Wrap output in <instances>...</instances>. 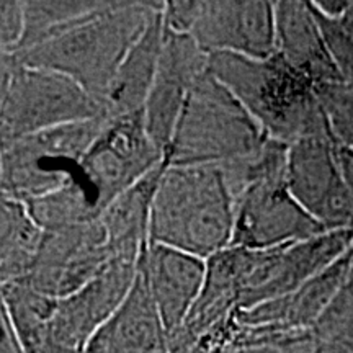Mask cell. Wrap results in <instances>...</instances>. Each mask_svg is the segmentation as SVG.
Segmentation results:
<instances>
[{
	"instance_id": "17",
	"label": "cell",
	"mask_w": 353,
	"mask_h": 353,
	"mask_svg": "<svg viewBox=\"0 0 353 353\" xmlns=\"http://www.w3.org/2000/svg\"><path fill=\"white\" fill-rule=\"evenodd\" d=\"M83 353H172L169 332L139 267L125 301Z\"/></svg>"
},
{
	"instance_id": "23",
	"label": "cell",
	"mask_w": 353,
	"mask_h": 353,
	"mask_svg": "<svg viewBox=\"0 0 353 353\" xmlns=\"http://www.w3.org/2000/svg\"><path fill=\"white\" fill-rule=\"evenodd\" d=\"M103 6L105 2L97 0H26L23 39L13 52L30 50L46 41Z\"/></svg>"
},
{
	"instance_id": "27",
	"label": "cell",
	"mask_w": 353,
	"mask_h": 353,
	"mask_svg": "<svg viewBox=\"0 0 353 353\" xmlns=\"http://www.w3.org/2000/svg\"><path fill=\"white\" fill-rule=\"evenodd\" d=\"M312 10H314L316 19L319 21L335 68L341 74L342 81L353 88V7L345 15L337 17V19L321 15L314 7H312Z\"/></svg>"
},
{
	"instance_id": "4",
	"label": "cell",
	"mask_w": 353,
	"mask_h": 353,
	"mask_svg": "<svg viewBox=\"0 0 353 353\" xmlns=\"http://www.w3.org/2000/svg\"><path fill=\"white\" fill-rule=\"evenodd\" d=\"M268 139L241 100L206 70L185 101L165 159L169 165L224 167L255 156Z\"/></svg>"
},
{
	"instance_id": "22",
	"label": "cell",
	"mask_w": 353,
	"mask_h": 353,
	"mask_svg": "<svg viewBox=\"0 0 353 353\" xmlns=\"http://www.w3.org/2000/svg\"><path fill=\"white\" fill-rule=\"evenodd\" d=\"M0 304L6 307L26 353H43L56 298L46 296L21 281L0 285Z\"/></svg>"
},
{
	"instance_id": "6",
	"label": "cell",
	"mask_w": 353,
	"mask_h": 353,
	"mask_svg": "<svg viewBox=\"0 0 353 353\" xmlns=\"http://www.w3.org/2000/svg\"><path fill=\"white\" fill-rule=\"evenodd\" d=\"M108 113L2 143V196L28 203L72 182Z\"/></svg>"
},
{
	"instance_id": "16",
	"label": "cell",
	"mask_w": 353,
	"mask_h": 353,
	"mask_svg": "<svg viewBox=\"0 0 353 353\" xmlns=\"http://www.w3.org/2000/svg\"><path fill=\"white\" fill-rule=\"evenodd\" d=\"M353 267V247L327 270L283 298L272 299L252 309L237 312L242 327L257 332H296L311 330L324 309L341 290Z\"/></svg>"
},
{
	"instance_id": "31",
	"label": "cell",
	"mask_w": 353,
	"mask_h": 353,
	"mask_svg": "<svg viewBox=\"0 0 353 353\" xmlns=\"http://www.w3.org/2000/svg\"><path fill=\"white\" fill-rule=\"evenodd\" d=\"M311 3L321 15L329 17V19L345 15L353 7V2H345V0H312Z\"/></svg>"
},
{
	"instance_id": "5",
	"label": "cell",
	"mask_w": 353,
	"mask_h": 353,
	"mask_svg": "<svg viewBox=\"0 0 353 353\" xmlns=\"http://www.w3.org/2000/svg\"><path fill=\"white\" fill-rule=\"evenodd\" d=\"M0 72L2 143L108 113L101 101L64 74L21 64L10 54H2Z\"/></svg>"
},
{
	"instance_id": "9",
	"label": "cell",
	"mask_w": 353,
	"mask_h": 353,
	"mask_svg": "<svg viewBox=\"0 0 353 353\" xmlns=\"http://www.w3.org/2000/svg\"><path fill=\"white\" fill-rule=\"evenodd\" d=\"M114 260L100 219L44 231L39 254L21 283L61 299L76 293Z\"/></svg>"
},
{
	"instance_id": "7",
	"label": "cell",
	"mask_w": 353,
	"mask_h": 353,
	"mask_svg": "<svg viewBox=\"0 0 353 353\" xmlns=\"http://www.w3.org/2000/svg\"><path fill=\"white\" fill-rule=\"evenodd\" d=\"M165 161V152L151 138L143 112L112 114L81 162L74 182L101 216L126 190Z\"/></svg>"
},
{
	"instance_id": "12",
	"label": "cell",
	"mask_w": 353,
	"mask_h": 353,
	"mask_svg": "<svg viewBox=\"0 0 353 353\" xmlns=\"http://www.w3.org/2000/svg\"><path fill=\"white\" fill-rule=\"evenodd\" d=\"M353 247V229L322 232L311 239L267 249L247 280L241 311L283 298L327 270Z\"/></svg>"
},
{
	"instance_id": "8",
	"label": "cell",
	"mask_w": 353,
	"mask_h": 353,
	"mask_svg": "<svg viewBox=\"0 0 353 353\" xmlns=\"http://www.w3.org/2000/svg\"><path fill=\"white\" fill-rule=\"evenodd\" d=\"M322 232L327 229L291 195L283 170L259 176L237 196L231 247L276 249Z\"/></svg>"
},
{
	"instance_id": "28",
	"label": "cell",
	"mask_w": 353,
	"mask_h": 353,
	"mask_svg": "<svg viewBox=\"0 0 353 353\" xmlns=\"http://www.w3.org/2000/svg\"><path fill=\"white\" fill-rule=\"evenodd\" d=\"M25 33V2L3 0L0 3V46L2 54H12Z\"/></svg>"
},
{
	"instance_id": "1",
	"label": "cell",
	"mask_w": 353,
	"mask_h": 353,
	"mask_svg": "<svg viewBox=\"0 0 353 353\" xmlns=\"http://www.w3.org/2000/svg\"><path fill=\"white\" fill-rule=\"evenodd\" d=\"M164 7L165 2H105L46 41L10 56L21 64L64 74L107 107L118 69L154 12Z\"/></svg>"
},
{
	"instance_id": "3",
	"label": "cell",
	"mask_w": 353,
	"mask_h": 353,
	"mask_svg": "<svg viewBox=\"0 0 353 353\" xmlns=\"http://www.w3.org/2000/svg\"><path fill=\"white\" fill-rule=\"evenodd\" d=\"M236 198L218 165H167L154 198L149 241L208 260L231 247Z\"/></svg>"
},
{
	"instance_id": "14",
	"label": "cell",
	"mask_w": 353,
	"mask_h": 353,
	"mask_svg": "<svg viewBox=\"0 0 353 353\" xmlns=\"http://www.w3.org/2000/svg\"><path fill=\"white\" fill-rule=\"evenodd\" d=\"M208 59L210 56L190 34L170 32L164 26L161 59L144 105L145 128L164 152L174 138L190 92L208 70Z\"/></svg>"
},
{
	"instance_id": "18",
	"label": "cell",
	"mask_w": 353,
	"mask_h": 353,
	"mask_svg": "<svg viewBox=\"0 0 353 353\" xmlns=\"http://www.w3.org/2000/svg\"><path fill=\"white\" fill-rule=\"evenodd\" d=\"M275 21L276 52H280L294 69L311 79L314 87L342 81L311 2H275Z\"/></svg>"
},
{
	"instance_id": "13",
	"label": "cell",
	"mask_w": 353,
	"mask_h": 353,
	"mask_svg": "<svg viewBox=\"0 0 353 353\" xmlns=\"http://www.w3.org/2000/svg\"><path fill=\"white\" fill-rule=\"evenodd\" d=\"M190 37L208 56L229 52L267 59L276 52L275 2L205 0Z\"/></svg>"
},
{
	"instance_id": "29",
	"label": "cell",
	"mask_w": 353,
	"mask_h": 353,
	"mask_svg": "<svg viewBox=\"0 0 353 353\" xmlns=\"http://www.w3.org/2000/svg\"><path fill=\"white\" fill-rule=\"evenodd\" d=\"M203 0H169L165 2L164 26L175 33L190 34L201 12Z\"/></svg>"
},
{
	"instance_id": "25",
	"label": "cell",
	"mask_w": 353,
	"mask_h": 353,
	"mask_svg": "<svg viewBox=\"0 0 353 353\" xmlns=\"http://www.w3.org/2000/svg\"><path fill=\"white\" fill-rule=\"evenodd\" d=\"M316 95L334 143L353 148V88L342 81L327 82L316 85Z\"/></svg>"
},
{
	"instance_id": "32",
	"label": "cell",
	"mask_w": 353,
	"mask_h": 353,
	"mask_svg": "<svg viewBox=\"0 0 353 353\" xmlns=\"http://www.w3.org/2000/svg\"><path fill=\"white\" fill-rule=\"evenodd\" d=\"M339 165H341L343 180L353 195V148H341L337 145Z\"/></svg>"
},
{
	"instance_id": "2",
	"label": "cell",
	"mask_w": 353,
	"mask_h": 353,
	"mask_svg": "<svg viewBox=\"0 0 353 353\" xmlns=\"http://www.w3.org/2000/svg\"><path fill=\"white\" fill-rule=\"evenodd\" d=\"M208 70L232 92L270 139L291 145L307 138H330L309 77L280 52L267 59L216 52Z\"/></svg>"
},
{
	"instance_id": "21",
	"label": "cell",
	"mask_w": 353,
	"mask_h": 353,
	"mask_svg": "<svg viewBox=\"0 0 353 353\" xmlns=\"http://www.w3.org/2000/svg\"><path fill=\"white\" fill-rule=\"evenodd\" d=\"M44 239V229L25 203L0 200V285L19 281L33 268Z\"/></svg>"
},
{
	"instance_id": "19",
	"label": "cell",
	"mask_w": 353,
	"mask_h": 353,
	"mask_svg": "<svg viewBox=\"0 0 353 353\" xmlns=\"http://www.w3.org/2000/svg\"><path fill=\"white\" fill-rule=\"evenodd\" d=\"M167 165L169 161L165 159L101 213L100 221L114 259L139 260L148 245L154 198Z\"/></svg>"
},
{
	"instance_id": "24",
	"label": "cell",
	"mask_w": 353,
	"mask_h": 353,
	"mask_svg": "<svg viewBox=\"0 0 353 353\" xmlns=\"http://www.w3.org/2000/svg\"><path fill=\"white\" fill-rule=\"evenodd\" d=\"M311 334L321 353H353V267Z\"/></svg>"
},
{
	"instance_id": "10",
	"label": "cell",
	"mask_w": 353,
	"mask_h": 353,
	"mask_svg": "<svg viewBox=\"0 0 353 353\" xmlns=\"http://www.w3.org/2000/svg\"><path fill=\"white\" fill-rule=\"evenodd\" d=\"M138 273V260L114 259L94 280L57 299L43 353H83L94 335L120 307Z\"/></svg>"
},
{
	"instance_id": "26",
	"label": "cell",
	"mask_w": 353,
	"mask_h": 353,
	"mask_svg": "<svg viewBox=\"0 0 353 353\" xmlns=\"http://www.w3.org/2000/svg\"><path fill=\"white\" fill-rule=\"evenodd\" d=\"M231 353H319L311 330L296 332H257L242 327Z\"/></svg>"
},
{
	"instance_id": "11",
	"label": "cell",
	"mask_w": 353,
	"mask_h": 353,
	"mask_svg": "<svg viewBox=\"0 0 353 353\" xmlns=\"http://www.w3.org/2000/svg\"><path fill=\"white\" fill-rule=\"evenodd\" d=\"M286 182L294 200L327 231L353 229V195L343 180L334 139L307 138L291 144Z\"/></svg>"
},
{
	"instance_id": "20",
	"label": "cell",
	"mask_w": 353,
	"mask_h": 353,
	"mask_svg": "<svg viewBox=\"0 0 353 353\" xmlns=\"http://www.w3.org/2000/svg\"><path fill=\"white\" fill-rule=\"evenodd\" d=\"M164 8L154 12L144 33L132 44L118 69L107 95V108L112 114L143 112L151 92L164 41Z\"/></svg>"
},
{
	"instance_id": "30",
	"label": "cell",
	"mask_w": 353,
	"mask_h": 353,
	"mask_svg": "<svg viewBox=\"0 0 353 353\" xmlns=\"http://www.w3.org/2000/svg\"><path fill=\"white\" fill-rule=\"evenodd\" d=\"M0 353H26L6 307L0 304Z\"/></svg>"
},
{
	"instance_id": "15",
	"label": "cell",
	"mask_w": 353,
	"mask_h": 353,
	"mask_svg": "<svg viewBox=\"0 0 353 353\" xmlns=\"http://www.w3.org/2000/svg\"><path fill=\"white\" fill-rule=\"evenodd\" d=\"M138 267L148 280L170 337L183 324L200 296L206 278V260L149 241Z\"/></svg>"
}]
</instances>
